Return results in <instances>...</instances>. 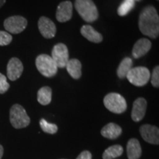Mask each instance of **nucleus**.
I'll list each match as a JSON object with an SVG mask.
<instances>
[{
  "instance_id": "1",
  "label": "nucleus",
  "mask_w": 159,
  "mask_h": 159,
  "mask_svg": "<svg viewBox=\"0 0 159 159\" xmlns=\"http://www.w3.org/2000/svg\"><path fill=\"white\" fill-rule=\"evenodd\" d=\"M139 27L142 34L156 39L159 35V16L153 6L148 5L141 12Z\"/></svg>"
},
{
  "instance_id": "2",
  "label": "nucleus",
  "mask_w": 159,
  "mask_h": 159,
  "mask_svg": "<svg viewBox=\"0 0 159 159\" xmlns=\"http://www.w3.org/2000/svg\"><path fill=\"white\" fill-rule=\"evenodd\" d=\"M75 7L79 15L86 22H94L98 19V10L92 0H75Z\"/></svg>"
},
{
  "instance_id": "3",
  "label": "nucleus",
  "mask_w": 159,
  "mask_h": 159,
  "mask_svg": "<svg viewBox=\"0 0 159 159\" xmlns=\"http://www.w3.org/2000/svg\"><path fill=\"white\" fill-rule=\"evenodd\" d=\"M10 121L12 126L16 129L26 128L30 123V119L25 109L19 104H15L11 107L10 110Z\"/></svg>"
},
{
  "instance_id": "4",
  "label": "nucleus",
  "mask_w": 159,
  "mask_h": 159,
  "mask_svg": "<svg viewBox=\"0 0 159 159\" xmlns=\"http://www.w3.org/2000/svg\"><path fill=\"white\" fill-rule=\"evenodd\" d=\"M35 66L40 73L46 77H52L57 74V66L51 56L40 55L35 59Z\"/></svg>"
},
{
  "instance_id": "5",
  "label": "nucleus",
  "mask_w": 159,
  "mask_h": 159,
  "mask_svg": "<svg viewBox=\"0 0 159 159\" xmlns=\"http://www.w3.org/2000/svg\"><path fill=\"white\" fill-rule=\"evenodd\" d=\"M105 108L114 114H122L127 109L125 99L118 93H110L103 99Z\"/></svg>"
},
{
  "instance_id": "6",
  "label": "nucleus",
  "mask_w": 159,
  "mask_h": 159,
  "mask_svg": "<svg viewBox=\"0 0 159 159\" xmlns=\"http://www.w3.org/2000/svg\"><path fill=\"white\" fill-rule=\"evenodd\" d=\"M126 77L131 84L142 87L146 85L150 80V72L146 67H135L130 69Z\"/></svg>"
},
{
  "instance_id": "7",
  "label": "nucleus",
  "mask_w": 159,
  "mask_h": 159,
  "mask_svg": "<svg viewBox=\"0 0 159 159\" xmlns=\"http://www.w3.org/2000/svg\"><path fill=\"white\" fill-rule=\"evenodd\" d=\"M27 25V21L21 16H13L8 17L4 21V27L7 33L19 34L25 30Z\"/></svg>"
},
{
  "instance_id": "8",
  "label": "nucleus",
  "mask_w": 159,
  "mask_h": 159,
  "mask_svg": "<svg viewBox=\"0 0 159 159\" xmlns=\"http://www.w3.org/2000/svg\"><path fill=\"white\" fill-rule=\"evenodd\" d=\"M51 57L56 63L57 68H65L69 60L68 48L64 43H57L53 47Z\"/></svg>"
},
{
  "instance_id": "9",
  "label": "nucleus",
  "mask_w": 159,
  "mask_h": 159,
  "mask_svg": "<svg viewBox=\"0 0 159 159\" xmlns=\"http://www.w3.org/2000/svg\"><path fill=\"white\" fill-rule=\"evenodd\" d=\"M141 136L145 142L152 144H159L158 128L150 125H143L139 128Z\"/></svg>"
},
{
  "instance_id": "10",
  "label": "nucleus",
  "mask_w": 159,
  "mask_h": 159,
  "mask_svg": "<svg viewBox=\"0 0 159 159\" xmlns=\"http://www.w3.org/2000/svg\"><path fill=\"white\" fill-rule=\"evenodd\" d=\"M38 26L40 33L45 39H52L56 34V26L49 18L41 16L39 20Z\"/></svg>"
},
{
  "instance_id": "11",
  "label": "nucleus",
  "mask_w": 159,
  "mask_h": 159,
  "mask_svg": "<svg viewBox=\"0 0 159 159\" xmlns=\"http://www.w3.org/2000/svg\"><path fill=\"white\" fill-rule=\"evenodd\" d=\"M24 66L21 61L17 57H12L7 66V75L10 80L15 81L22 75Z\"/></svg>"
},
{
  "instance_id": "12",
  "label": "nucleus",
  "mask_w": 159,
  "mask_h": 159,
  "mask_svg": "<svg viewBox=\"0 0 159 159\" xmlns=\"http://www.w3.org/2000/svg\"><path fill=\"white\" fill-rule=\"evenodd\" d=\"M73 5L70 1H64L59 4L56 11V19L59 22L68 21L72 17Z\"/></svg>"
},
{
  "instance_id": "13",
  "label": "nucleus",
  "mask_w": 159,
  "mask_h": 159,
  "mask_svg": "<svg viewBox=\"0 0 159 159\" xmlns=\"http://www.w3.org/2000/svg\"><path fill=\"white\" fill-rule=\"evenodd\" d=\"M147 109V101L143 97L137 98L133 105L131 118L134 122H138L142 120L144 117Z\"/></svg>"
},
{
  "instance_id": "14",
  "label": "nucleus",
  "mask_w": 159,
  "mask_h": 159,
  "mask_svg": "<svg viewBox=\"0 0 159 159\" xmlns=\"http://www.w3.org/2000/svg\"><path fill=\"white\" fill-rule=\"evenodd\" d=\"M152 43L148 39H141L137 41L133 47L132 55L134 58H139L144 56L150 50Z\"/></svg>"
},
{
  "instance_id": "15",
  "label": "nucleus",
  "mask_w": 159,
  "mask_h": 159,
  "mask_svg": "<svg viewBox=\"0 0 159 159\" xmlns=\"http://www.w3.org/2000/svg\"><path fill=\"white\" fill-rule=\"evenodd\" d=\"M121 127L115 123L111 122L103 127L101 130V135L108 139H116L122 134Z\"/></svg>"
},
{
  "instance_id": "16",
  "label": "nucleus",
  "mask_w": 159,
  "mask_h": 159,
  "mask_svg": "<svg viewBox=\"0 0 159 159\" xmlns=\"http://www.w3.org/2000/svg\"><path fill=\"white\" fill-rule=\"evenodd\" d=\"M142 148L136 139H130L127 144V155L128 159H139L142 156Z\"/></svg>"
},
{
  "instance_id": "17",
  "label": "nucleus",
  "mask_w": 159,
  "mask_h": 159,
  "mask_svg": "<svg viewBox=\"0 0 159 159\" xmlns=\"http://www.w3.org/2000/svg\"><path fill=\"white\" fill-rule=\"evenodd\" d=\"M80 33L83 37L91 42L100 43L102 41V35L90 25H83L81 27Z\"/></svg>"
},
{
  "instance_id": "18",
  "label": "nucleus",
  "mask_w": 159,
  "mask_h": 159,
  "mask_svg": "<svg viewBox=\"0 0 159 159\" xmlns=\"http://www.w3.org/2000/svg\"><path fill=\"white\" fill-rule=\"evenodd\" d=\"M66 68L72 78L75 80L80 78L81 75H82V71H81L82 65H81L80 61L79 60L75 58L69 60L66 66Z\"/></svg>"
},
{
  "instance_id": "19",
  "label": "nucleus",
  "mask_w": 159,
  "mask_h": 159,
  "mask_svg": "<svg viewBox=\"0 0 159 159\" xmlns=\"http://www.w3.org/2000/svg\"><path fill=\"white\" fill-rule=\"evenodd\" d=\"M37 100L42 105H47L52 101V89L49 86H43L38 91Z\"/></svg>"
},
{
  "instance_id": "20",
  "label": "nucleus",
  "mask_w": 159,
  "mask_h": 159,
  "mask_svg": "<svg viewBox=\"0 0 159 159\" xmlns=\"http://www.w3.org/2000/svg\"><path fill=\"white\" fill-rule=\"evenodd\" d=\"M133 61L130 57H125L121 61L118 69H117V75L120 79H123L126 77L127 75L132 69Z\"/></svg>"
},
{
  "instance_id": "21",
  "label": "nucleus",
  "mask_w": 159,
  "mask_h": 159,
  "mask_svg": "<svg viewBox=\"0 0 159 159\" xmlns=\"http://www.w3.org/2000/svg\"><path fill=\"white\" fill-rule=\"evenodd\" d=\"M123 153V148L119 144H115L109 147L102 154L103 159H114L121 156Z\"/></svg>"
},
{
  "instance_id": "22",
  "label": "nucleus",
  "mask_w": 159,
  "mask_h": 159,
  "mask_svg": "<svg viewBox=\"0 0 159 159\" xmlns=\"http://www.w3.org/2000/svg\"><path fill=\"white\" fill-rule=\"evenodd\" d=\"M134 6L135 1L134 0H124L117 10L118 15L120 16H125L134 9Z\"/></svg>"
},
{
  "instance_id": "23",
  "label": "nucleus",
  "mask_w": 159,
  "mask_h": 159,
  "mask_svg": "<svg viewBox=\"0 0 159 159\" xmlns=\"http://www.w3.org/2000/svg\"><path fill=\"white\" fill-rule=\"evenodd\" d=\"M40 126L43 132L49 134H55L57 132L58 128L55 124H52L45 120L44 119H41L40 120Z\"/></svg>"
},
{
  "instance_id": "24",
  "label": "nucleus",
  "mask_w": 159,
  "mask_h": 159,
  "mask_svg": "<svg viewBox=\"0 0 159 159\" xmlns=\"http://www.w3.org/2000/svg\"><path fill=\"white\" fill-rule=\"evenodd\" d=\"M13 37L9 33L0 30V46H7L11 43Z\"/></svg>"
},
{
  "instance_id": "25",
  "label": "nucleus",
  "mask_w": 159,
  "mask_h": 159,
  "mask_svg": "<svg viewBox=\"0 0 159 159\" xmlns=\"http://www.w3.org/2000/svg\"><path fill=\"white\" fill-rule=\"evenodd\" d=\"M10 88V84L7 83V77L0 73V94H5Z\"/></svg>"
},
{
  "instance_id": "26",
  "label": "nucleus",
  "mask_w": 159,
  "mask_h": 159,
  "mask_svg": "<svg viewBox=\"0 0 159 159\" xmlns=\"http://www.w3.org/2000/svg\"><path fill=\"white\" fill-rule=\"evenodd\" d=\"M151 83L155 88H158L159 85V67L158 66L155 67L151 76Z\"/></svg>"
},
{
  "instance_id": "27",
  "label": "nucleus",
  "mask_w": 159,
  "mask_h": 159,
  "mask_svg": "<svg viewBox=\"0 0 159 159\" xmlns=\"http://www.w3.org/2000/svg\"><path fill=\"white\" fill-rule=\"evenodd\" d=\"M76 159H92V155L89 151L85 150L83 151Z\"/></svg>"
},
{
  "instance_id": "28",
  "label": "nucleus",
  "mask_w": 159,
  "mask_h": 159,
  "mask_svg": "<svg viewBox=\"0 0 159 159\" xmlns=\"http://www.w3.org/2000/svg\"><path fill=\"white\" fill-rule=\"evenodd\" d=\"M3 153H4V149L3 147L0 144V159L2 158L3 156Z\"/></svg>"
},
{
  "instance_id": "29",
  "label": "nucleus",
  "mask_w": 159,
  "mask_h": 159,
  "mask_svg": "<svg viewBox=\"0 0 159 159\" xmlns=\"http://www.w3.org/2000/svg\"><path fill=\"white\" fill-rule=\"evenodd\" d=\"M5 2H6V0H0V8H1V7H2L4 5H5Z\"/></svg>"
},
{
  "instance_id": "30",
  "label": "nucleus",
  "mask_w": 159,
  "mask_h": 159,
  "mask_svg": "<svg viewBox=\"0 0 159 159\" xmlns=\"http://www.w3.org/2000/svg\"><path fill=\"white\" fill-rule=\"evenodd\" d=\"M134 1H135V0H134ZM136 1H140V0H136Z\"/></svg>"
},
{
  "instance_id": "31",
  "label": "nucleus",
  "mask_w": 159,
  "mask_h": 159,
  "mask_svg": "<svg viewBox=\"0 0 159 159\" xmlns=\"http://www.w3.org/2000/svg\"><path fill=\"white\" fill-rule=\"evenodd\" d=\"M157 1H158V0H157Z\"/></svg>"
}]
</instances>
